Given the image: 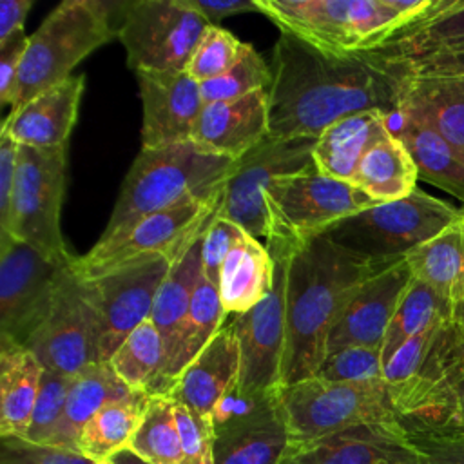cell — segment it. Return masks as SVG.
<instances>
[{
  "instance_id": "cell-1",
  "label": "cell",
  "mask_w": 464,
  "mask_h": 464,
  "mask_svg": "<svg viewBox=\"0 0 464 464\" xmlns=\"http://www.w3.org/2000/svg\"><path fill=\"white\" fill-rule=\"evenodd\" d=\"M268 89L272 140L317 138L334 121L366 111L395 116L406 72L375 51L323 53L281 33Z\"/></svg>"
},
{
  "instance_id": "cell-2",
  "label": "cell",
  "mask_w": 464,
  "mask_h": 464,
  "mask_svg": "<svg viewBox=\"0 0 464 464\" xmlns=\"http://www.w3.org/2000/svg\"><path fill=\"white\" fill-rule=\"evenodd\" d=\"M388 265L392 263L361 257L324 234L290 256L281 388L315 377L326 357L328 334L344 303L361 283Z\"/></svg>"
},
{
  "instance_id": "cell-3",
  "label": "cell",
  "mask_w": 464,
  "mask_h": 464,
  "mask_svg": "<svg viewBox=\"0 0 464 464\" xmlns=\"http://www.w3.org/2000/svg\"><path fill=\"white\" fill-rule=\"evenodd\" d=\"M281 33L330 54L372 51L422 16L433 0H256Z\"/></svg>"
},
{
  "instance_id": "cell-4",
  "label": "cell",
  "mask_w": 464,
  "mask_h": 464,
  "mask_svg": "<svg viewBox=\"0 0 464 464\" xmlns=\"http://www.w3.org/2000/svg\"><path fill=\"white\" fill-rule=\"evenodd\" d=\"M234 165V160L199 150L190 140L141 149L121 183L98 241L118 239L140 219L169 208L187 196L221 194Z\"/></svg>"
},
{
  "instance_id": "cell-5",
  "label": "cell",
  "mask_w": 464,
  "mask_h": 464,
  "mask_svg": "<svg viewBox=\"0 0 464 464\" xmlns=\"http://www.w3.org/2000/svg\"><path fill=\"white\" fill-rule=\"evenodd\" d=\"M120 7L102 0H65L54 7L29 36L11 111L72 76L83 58L118 36Z\"/></svg>"
},
{
  "instance_id": "cell-6",
  "label": "cell",
  "mask_w": 464,
  "mask_h": 464,
  "mask_svg": "<svg viewBox=\"0 0 464 464\" xmlns=\"http://www.w3.org/2000/svg\"><path fill=\"white\" fill-rule=\"evenodd\" d=\"M265 201L270 216L265 246L272 257H290L339 221L377 205L353 183L328 178L317 169L274 179Z\"/></svg>"
},
{
  "instance_id": "cell-7",
  "label": "cell",
  "mask_w": 464,
  "mask_h": 464,
  "mask_svg": "<svg viewBox=\"0 0 464 464\" xmlns=\"http://www.w3.org/2000/svg\"><path fill=\"white\" fill-rule=\"evenodd\" d=\"M457 208L420 188L410 196L377 203L324 232L335 245L377 263L404 259L462 216Z\"/></svg>"
},
{
  "instance_id": "cell-8",
  "label": "cell",
  "mask_w": 464,
  "mask_h": 464,
  "mask_svg": "<svg viewBox=\"0 0 464 464\" xmlns=\"http://www.w3.org/2000/svg\"><path fill=\"white\" fill-rule=\"evenodd\" d=\"M288 444H303L364 424L397 422L382 379L334 382L312 377L279 390Z\"/></svg>"
},
{
  "instance_id": "cell-9",
  "label": "cell",
  "mask_w": 464,
  "mask_h": 464,
  "mask_svg": "<svg viewBox=\"0 0 464 464\" xmlns=\"http://www.w3.org/2000/svg\"><path fill=\"white\" fill-rule=\"evenodd\" d=\"M223 192L187 196L176 205L140 219L118 239L96 241L85 256H76V274L80 277H92L149 256H161L170 265L178 263L218 216Z\"/></svg>"
},
{
  "instance_id": "cell-10",
  "label": "cell",
  "mask_w": 464,
  "mask_h": 464,
  "mask_svg": "<svg viewBox=\"0 0 464 464\" xmlns=\"http://www.w3.org/2000/svg\"><path fill=\"white\" fill-rule=\"evenodd\" d=\"M67 183V147L33 149L20 145L9 230L40 254L67 261L74 254L62 236V203Z\"/></svg>"
},
{
  "instance_id": "cell-11",
  "label": "cell",
  "mask_w": 464,
  "mask_h": 464,
  "mask_svg": "<svg viewBox=\"0 0 464 464\" xmlns=\"http://www.w3.org/2000/svg\"><path fill=\"white\" fill-rule=\"evenodd\" d=\"M210 24L185 0L123 2L118 40L134 71H187Z\"/></svg>"
},
{
  "instance_id": "cell-12",
  "label": "cell",
  "mask_w": 464,
  "mask_h": 464,
  "mask_svg": "<svg viewBox=\"0 0 464 464\" xmlns=\"http://www.w3.org/2000/svg\"><path fill=\"white\" fill-rule=\"evenodd\" d=\"M74 259H51L11 234H0V341L27 346Z\"/></svg>"
},
{
  "instance_id": "cell-13",
  "label": "cell",
  "mask_w": 464,
  "mask_h": 464,
  "mask_svg": "<svg viewBox=\"0 0 464 464\" xmlns=\"http://www.w3.org/2000/svg\"><path fill=\"white\" fill-rule=\"evenodd\" d=\"M268 295L252 310L234 315L239 343V377L234 393L254 401L279 393L286 348V256H276Z\"/></svg>"
},
{
  "instance_id": "cell-14",
  "label": "cell",
  "mask_w": 464,
  "mask_h": 464,
  "mask_svg": "<svg viewBox=\"0 0 464 464\" xmlns=\"http://www.w3.org/2000/svg\"><path fill=\"white\" fill-rule=\"evenodd\" d=\"M170 266L165 257L149 256L82 277L98 317L102 362H109L127 335L150 319L156 294Z\"/></svg>"
},
{
  "instance_id": "cell-15",
  "label": "cell",
  "mask_w": 464,
  "mask_h": 464,
  "mask_svg": "<svg viewBox=\"0 0 464 464\" xmlns=\"http://www.w3.org/2000/svg\"><path fill=\"white\" fill-rule=\"evenodd\" d=\"M315 138H266L236 161L225 185L218 216L234 221L256 239H268L270 216L265 192L274 179L315 169L312 147Z\"/></svg>"
},
{
  "instance_id": "cell-16",
  "label": "cell",
  "mask_w": 464,
  "mask_h": 464,
  "mask_svg": "<svg viewBox=\"0 0 464 464\" xmlns=\"http://www.w3.org/2000/svg\"><path fill=\"white\" fill-rule=\"evenodd\" d=\"M390 395L399 419L450 422L464 430V332L453 319L435 334L419 372Z\"/></svg>"
},
{
  "instance_id": "cell-17",
  "label": "cell",
  "mask_w": 464,
  "mask_h": 464,
  "mask_svg": "<svg viewBox=\"0 0 464 464\" xmlns=\"http://www.w3.org/2000/svg\"><path fill=\"white\" fill-rule=\"evenodd\" d=\"M44 370L74 377L100 361V328L74 261L63 274L44 324L27 343Z\"/></svg>"
},
{
  "instance_id": "cell-18",
  "label": "cell",
  "mask_w": 464,
  "mask_h": 464,
  "mask_svg": "<svg viewBox=\"0 0 464 464\" xmlns=\"http://www.w3.org/2000/svg\"><path fill=\"white\" fill-rule=\"evenodd\" d=\"M214 464H279L288 433L279 393L254 401L234 390L214 413Z\"/></svg>"
},
{
  "instance_id": "cell-19",
  "label": "cell",
  "mask_w": 464,
  "mask_h": 464,
  "mask_svg": "<svg viewBox=\"0 0 464 464\" xmlns=\"http://www.w3.org/2000/svg\"><path fill=\"white\" fill-rule=\"evenodd\" d=\"M410 281L408 263L399 259L361 283L328 334L326 353L346 346L382 348L390 321Z\"/></svg>"
},
{
  "instance_id": "cell-20",
  "label": "cell",
  "mask_w": 464,
  "mask_h": 464,
  "mask_svg": "<svg viewBox=\"0 0 464 464\" xmlns=\"http://www.w3.org/2000/svg\"><path fill=\"white\" fill-rule=\"evenodd\" d=\"M141 98V149L188 141L205 105L201 83L187 71L136 72Z\"/></svg>"
},
{
  "instance_id": "cell-21",
  "label": "cell",
  "mask_w": 464,
  "mask_h": 464,
  "mask_svg": "<svg viewBox=\"0 0 464 464\" xmlns=\"http://www.w3.org/2000/svg\"><path fill=\"white\" fill-rule=\"evenodd\" d=\"M279 464H417L397 422L364 424L303 444H288Z\"/></svg>"
},
{
  "instance_id": "cell-22",
  "label": "cell",
  "mask_w": 464,
  "mask_h": 464,
  "mask_svg": "<svg viewBox=\"0 0 464 464\" xmlns=\"http://www.w3.org/2000/svg\"><path fill=\"white\" fill-rule=\"evenodd\" d=\"M270 134L268 91H254L230 102L205 103L190 134L203 152L241 160Z\"/></svg>"
},
{
  "instance_id": "cell-23",
  "label": "cell",
  "mask_w": 464,
  "mask_h": 464,
  "mask_svg": "<svg viewBox=\"0 0 464 464\" xmlns=\"http://www.w3.org/2000/svg\"><path fill=\"white\" fill-rule=\"evenodd\" d=\"M85 76L76 74L40 92L25 105L11 111L2 130L18 145L33 149H63L78 118Z\"/></svg>"
},
{
  "instance_id": "cell-24",
  "label": "cell",
  "mask_w": 464,
  "mask_h": 464,
  "mask_svg": "<svg viewBox=\"0 0 464 464\" xmlns=\"http://www.w3.org/2000/svg\"><path fill=\"white\" fill-rule=\"evenodd\" d=\"M237 377L239 343L232 321L183 370L169 397L203 417L214 419L218 406L236 388Z\"/></svg>"
},
{
  "instance_id": "cell-25",
  "label": "cell",
  "mask_w": 464,
  "mask_h": 464,
  "mask_svg": "<svg viewBox=\"0 0 464 464\" xmlns=\"http://www.w3.org/2000/svg\"><path fill=\"white\" fill-rule=\"evenodd\" d=\"M372 51L402 71L437 56L464 51V0H433L422 16Z\"/></svg>"
},
{
  "instance_id": "cell-26",
  "label": "cell",
  "mask_w": 464,
  "mask_h": 464,
  "mask_svg": "<svg viewBox=\"0 0 464 464\" xmlns=\"http://www.w3.org/2000/svg\"><path fill=\"white\" fill-rule=\"evenodd\" d=\"M390 118L379 111H366L344 116L328 125L312 147V160L317 172L334 179L352 181L362 156L390 130Z\"/></svg>"
},
{
  "instance_id": "cell-27",
  "label": "cell",
  "mask_w": 464,
  "mask_h": 464,
  "mask_svg": "<svg viewBox=\"0 0 464 464\" xmlns=\"http://www.w3.org/2000/svg\"><path fill=\"white\" fill-rule=\"evenodd\" d=\"M392 132L408 149L419 179L428 181L464 203V149L451 143L428 123L408 114L392 116Z\"/></svg>"
},
{
  "instance_id": "cell-28",
  "label": "cell",
  "mask_w": 464,
  "mask_h": 464,
  "mask_svg": "<svg viewBox=\"0 0 464 464\" xmlns=\"http://www.w3.org/2000/svg\"><path fill=\"white\" fill-rule=\"evenodd\" d=\"M205 236V234H203ZM203 236L188 248V252L170 266L165 276L150 314V321L156 324L167 353V370H165V386L167 395L174 386L172 366L178 352L179 334L185 324L190 301L194 290L203 276V261H201V243Z\"/></svg>"
},
{
  "instance_id": "cell-29",
  "label": "cell",
  "mask_w": 464,
  "mask_h": 464,
  "mask_svg": "<svg viewBox=\"0 0 464 464\" xmlns=\"http://www.w3.org/2000/svg\"><path fill=\"white\" fill-rule=\"evenodd\" d=\"M44 366L22 344L0 341V437L25 439Z\"/></svg>"
},
{
  "instance_id": "cell-30",
  "label": "cell",
  "mask_w": 464,
  "mask_h": 464,
  "mask_svg": "<svg viewBox=\"0 0 464 464\" xmlns=\"http://www.w3.org/2000/svg\"><path fill=\"white\" fill-rule=\"evenodd\" d=\"M397 114L428 123L464 149V76H406Z\"/></svg>"
},
{
  "instance_id": "cell-31",
  "label": "cell",
  "mask_w": 464,
  "mask_h": 464,
  "mask_svg": "<svg viewBox=\"0 0 464 464\" xmlns=\"http://www.w3.org/2000/svg\"><path fill=\"white\" fill-rule=\"evenodd\" d=\"M109 362H96L71 377L62 420L47 446L80 451L78 442L85 424L109 402L132 393Z\"/></svg>"
},
{
  "instance_id": "cell-32",
  "label": "cell",
  "mask_w": 464,
  "mask_h": 464,
  "mask_svg": "<svg viewBox=\"0 0 464 464\" xmlns=\"http://www.w3.org/2000/svg\"><path fill=\"white\" fill-rule=\"evenodd\" d=\"M404 259L411 276L433 288L448 304L455 308L464 303V212Z\"/></svg>"
},
{
  "instance_id": "cell-33",
  "label": "cell",
  "mask_w": 464,
  "mask_h": 464,
  "mask_svg": "<svg viewBox=\"0 0 464 464\" xmlns=\"http://www.w3.org/2000/svg\"><path fill=\"white\" fill-rule=\"evenodd\" d=\"M274 281V259L265 243L245 234L221 268L218 290L228 314L239 315L263 301Z\"/></svg>"
},
{
  "instance_id": "cell-34",
  "label": "cell",
  "mask_w": 464,
  "mask_h": 464,
  "mask_svg": "<svg viewBox=\"0 0 464 464\" xmlns=\"http://www.w3.org/2000/svg\"><path fill=\"white\" fill-rule=\"evenodd\" d=\"M417 179L419 172L408 149L390 127L362 156L350 183L375 203H388L410 196L417 188Z\"/></svg>"
},
{
  "instance_id": "cell-35",
  "label": "cell",
  "mask_w": 464,
  "mask_h": 464,
  "mask_svg": "<svg viewBox=\"0 0 464 464\" xmlns=\"http://www.w3.org/2000/svg\"><path fill=\"white\" fill-rule=\"evenodd\" d=\"M150 395L132 392L123 399L105 404L82 430L78 450L92 462L112 459L116 453L129 450Z\"/></svg>"
},
{
  "instance_id": "cell-36",
  "label": "cell",
  "mask_w": 464,
  "mask_h": 464,
  "mask_svg": "<svg viewBox=\"0 0 464 464\" xmlns=\"http://www.w3.org/2000/svg\"><path fill=\"white\" fill-rule=\"evenodd\" d=\"M109 364L130 390L150 397L167 395L165 344L150 319L127 335Z\"/></svg>"
},
{
  "instance_id": "cell-37",
  "label": "cell",
  "mask_w": 464,
  "mask_h": 464,
  "mask_svg": "<svg viewBox=\"0 0 464 464\" xmlns=\"http://www.w3.org/2000/svg\"><path fill=\"white\" fill-rule=\"evenodd\" d=\"M228 315L221 303V295L216 285L201 276L190 308L185 319V324L179 334L178 352L172 366V379L174 384L183 370L208 346V343L218 335L223 328V321ZM174 388V386H172Z\"/></svg>"
},
{
  "instance_id": "cell-38",
  "label": "cell",
  "mask_w": 464,
  "mask_h": 464,
  "mask_svg": "<svg viewBox=\"0 0 464 464\" xmlns=\"http://www.w3.org/2000/svg\"><path fill=\"white\" fill-rule=\"evenodd\" d=\"M446 317H453V306L426 283L411 276L382 341V364L404 341Z\"/></svg>"
},
{
  "instance_id": "cell-39",
  "label": "cell",
  "mask_w": 464,
  "mask_h": 464,
  "mask_svg": "<svg viewBox=\"0 0 464 464\" xmlns=\"http://www.w3.org/2000/svg\"><path fill=\"white\" fill-rule=\"evenodd\" d=\"M129 450L147 464L181 462V437L174 401L169 395H152L149 399L145 415Z\"/></svg>"
},
{
  "instance_id": "cell-40",
  "label": "cell",
  "mask_w": 464,
  "mask_h": 464,
  "mask_svg": "<svg viewBox=\"0 0 464 464\" xmlns=\"http://www.w3.org/2000/svg\"><path fill=\"white\" fill-rule=\"evenodd\" d=\"M272 71L261 54L246 42H243L236 62L221 76L201 83V96L205 103L230 102L246 96L254 91L270 89Z\"/></svg>"
},
{
  "instance_id": "cell-41",
  "label": "cell",
  "mask_w": 464,
  "mask_h": 464,
  "mask_svg": "<svg viewBox=\"0 0 464 464\" xmlns=\"http://www.w3.org/2000/svg\"><path fill=\"white\" fill-rule=\"evenodd\" d=\"M417 464H464V430L450 422L399 419Z\"/></svg>"
},
{
  "instance_id": "cell-42",
  "label": "cell",
  "mask_w": 464,
  "mask_h": 464,
  "mask_svg": "<svg viewBox=\"0 0 464 464\" xmlns=\"http://www.w3.org/2000/svg\"><path fill=\"white\" fill-rule=\"evenodd\" d=\"M71 377L44 370L25 440L49 444L65 410Z\"/></svg>"
},
{
  "instance_id": "cell-43",
  "label": "cell",
  "mask_w": 464,
  "mask_h": 464,
  "mask_svg": "<svg viewBox=\"0 0 464 464\" xmlns=\"http://www.w3.org/2000/svg\"><path fill=\"white\" fill-rule=\"evenodd\" d=\"M315 377L334 382H357L382 379L381 348L346 346L326 353Z\"/></svg>"
},
{
  "instance_id": "cell-44",
  "label": "cell",
  "mask_w": 464,
  "mask_h": 464,
  "mask_svg": "<svg viewBox=\"0 0 464 464\" xmlns=\"http://www.w3.org/2000/svg\"><path fill=\"white\" fill-rule=\"evenodd\" d=\"M243 42L227 29L210 25L201 38L187 72L199 83L221 76L236 62Z\"/></svg>"
},
{
  "instance_id": "cell-45",
  "label": "cell",
  "mask_w": 464,
  "mask_h": 464,
  "mask_svg": "<svg viewBox=\"0 0 464 464\" xmlns=\"http://www.w3.org/2000/svg\"><path fill=\"white\" fill-rule=\"evenodd\" d=\"M448 319H451V317L440 319V321L426 326L424 330H420L419 334H415L413 337L404 341L390 355V359L382 364V381L388 384L390 390L406 384L419 372V368L435 339V334Z\"/></svg>"
},
{
  "instance_id": "cell-46",
  "label": "cell",
  "mask_w": 464,
  "mask_h": 464,
  "mask_svg": "<svg viewBox=\"0 0 464 464\" xmlns=\"http://www.w3.org/2000/svg\"><path fill=\"white\" fill-rule=\"evenodd\" d=\"M174 411L181 437L179 464H214V419L178 402H174Z\"/></svg>"
},
{
  "instance_id": "cell-47",
  "label": "cell",
  "mask_w": 464,
  "mask_h": 464,
  "mask_svg": "<svg viewBox=\"0 0 464 464\" xmlns=\"http://www.w3.org/2000/svg\"><path fill=\"white\" fill-rule=\"evenodd\" d=\"M245 234L246 232L234 221H228L221 216L214 218L201 243V261H203L205 279H208L212 285L218 286L225 259L228 257L232 248L243 239Z\"/></svg>"
},
{
  "instance_id": "cell-48",
  "label": "cell",
  "mask_w": 464,
  "mask_h": 464,
  "mask_svg": "<svg viewBox=\"0 0 464 464\" xmlns=\"http://www.w3.org/2000/svg\"><path fill=\"white\" fill-rule=\"evenodd\" d=\"M0 464H94L80 451L47 444H34L25 439H2Z\"/></svg>"
},
{
  "instance_id": "cell-49",
  "label": "cell",
  "mask_w": 464,
  "mask_h": 464,
  "mask_svg": "<svg viewBox=\"0 0 464 464\" xmlns=\"http://www.w3.org/2000/svg\"><path fill=\"white\" fill-rule=\"evenodd\" d=\"M18 149L20 145L5 130H0V234L9 230Z\"/></svg>"
},
{
  "instance_id": "cell-50",
  "label": "cell",
  "mask_w": 464,
  "mask_h": 464,
  "mask_svg": "<svg viewBox=\"0 0 464 464\" xmlns=\"http://www.w3.org/2000/svg\"><path fill=\"white\" fill-rule=\"evenodd\" d=\"M27 44H29V36L24 33L0 45V102L2 105L13 107L14 103L18 72H20V65L25 54Z\"/></svg>"
},
{
  "instance_id": "cell-51",
  "label": "cell",
  "mask_w": 464,
  "mask_h": 464,
  "mask_svg": "<svg viewBox=\"0 0 464 464\" xmlns=\"http://www.w3.org/2000/svg\"><path fill=\"white\" fill-rule=\"evenodd\" d=\"M190 9L199 13L210 25L218 22L241 14V13H259L256 0H185Z\"/></svg>"
},
{
  "instance_id": "cell-52",
  "label": "cell",
  "mask_w": 464,
  "mask_h": 464,
  "mask_svg": "<svg viewBox=\"0 0 464 464\" xmlns=\"http://www.w3.org/2000/svg\"><path fill=\"white\" fill-rule=\"evenodd\" d=\"M404 72L406 76H464V51L410 65Z\"/></svg>"
},
{
  "instance_id": "cell-53",
  "label": "cell",
  "mask_w": 464,
  "mask_h": 464,
  "mask_svg": "<svg viewBox=\"0 0 464 464\" xmlns=\"http://www.w3.org/2000/svg\"><path fill=\"white\" fill-rule=\"evenodd\" d=\"M33 0H2L0 2V45L24 34V24Z\"/></svg>"
},
{
  "instance_id": "cell-54",
  "label": "cell",
  "mask_w": 464,
  "mask_h": 464,
  "mask_svg": "<svg viewBox=\"0 0 464 464\" xmlns=\"http://www.w3.org/2000/svg\"><path fill=\"white\" fill-rule=\"evenodd\" d=\"M112 459H114L116 464H147L143 459H140V457H138L134 451H130V450H123V451L116 453Z\"/></svg>"
},
{
  "instance_id": "cell-55",
  "label": "cell",
  "mask_w": 464,
  "mask_h": 464,
  "mask_svg": "<svg viewBox=\"0 0 464 464\" xmlns=\"http://www.w3.org/2000/svg\"><path fill=\"white\" fill-rule=\"evenodd\" d=\"M453 323L464 332V303H460V304H457L455 308H453Z\"/></svg>"
},
{
  "instance_id": "cell-56",
  "label": "cell",
  "mask_w": 464,
  "mask_h": 464,
  "mask_svg": "<svg viewBox=\"0 0 464 464\" xmlns=\"http://www.w3.org/2000/svg\"><path fill=\"white\" fill-rule=\"evenodd\" d=\"M94 464H116V462H114V459H103V460H98Z\"/></svg>"
}]
</instances>
